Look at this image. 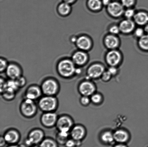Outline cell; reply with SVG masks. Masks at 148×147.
<instances>
[{
  "mask_svg": "<svg viewBox=\"0 0 148 147\" xmlns=\"http://www.w3.org/2000/svg\"><path fill=\"white\" fill-rule=\"evenodd\" d=\"M75 64L72 60L68 59L61 60L58 65L59 74L64 78L71 77L76 71Z\"/></svg>",
  "mask_w": 148,
  "mask_h": 147,
  "instance_id": "cell-1",
  "label": "cell"
},
{
  "mask_svg": "<svg viewBox=\"0 0 148 147\" xmlns=\"http://www.w3.org/2000/svg\"><path fill=\"white\" fill-rule=\"evenodd\" d=\"M38 106L44 112H53L57 108L58 100L55 96H45L40 99Z\"/></svg>",
  "mask_w": 148,
  "mask_h": 147,
  "instance_id": "cell-2",
  "label": "cell"
},
{
  "mask_svg": "<svg viewBox=\"0 0 148 147\" xmlns=\"http://www.w3.org/2000/svg\"><path fill=\"white\" fill-rule=\"evenodd\" d=\"M20 110L23 116L27 118L32 117L37 113V105L34 100L25 98L20 105Z\"/></svg>",
  "mask_w": 148,
  "mask_h": 147,
  "instance_id": "cell-3",
  "label": "cell"
},
{
  "mask_svg": "<svg viewBox=\"0 0 148 147\" xmlns=\"http://www.w3.org/2000/svg\"><path fill=\"white\" fill-rule=\"evenodd\" d=\"M40 88L42 93L47 96H55L59 90L58 83L56 81L51 79L43 81Z\"/></svg>",
  "mask_w": 148,
  "mask_h": 147,
  "instance_id": "cell-4",
  "label": "cell"
},
{
  "mask_svg": "<svg viewBox=\"0 0 148 147\" xmlns=\"http://www.w3.org/2000/svg\"><path fill=\"white\" fill-rule=\"evenodd\" d=\"M73 122L69 116L63 115L58 118L56 126L59 132H69L73 127Z\"/></svg>",
  "mask_w": 148,
  "mask_h": 147,
  "instance_id": "cell-5",
  "label": "cell"
},
{
  "mask_svg": "<svg viewBox=\"0 0 148 147\" xmlns=\"http://www.w3.org/2000/svg\"><path fill=\"white\" fill-rule=\"evenodd\" d=\"M45 134L41 129H35L29 133L28 138L25 142L26 146H30L40 143L44 139Z\"/></svg>",
  "mask_w": 148,
  "mask_h": 147,
  "instance_id": "cell-6",
  "label": "cell"
},
{
  "mask_svg": "<svg viewBox=\"0 0 148 147\" xmlns=\"http://www.w3.org/2000/svg\"><path fill=\"white\" fill-rule=\"evenodd\" d=\"M58 118L54 112H44L40 118V122L45 127H52L56 126Z\"/></svg>",
  "mask_w": 148,
  "mask_h": 147,
  "instance_id": "cell-7",
  "label": "cell"
},
{
  "mask_svg": "<svg viewBox=\"0 0 148 147\" xmlns=\"http://www.w3.org/2000/svg\"><path fill=\"white\" fill-rule=\"evenodd\" d=\"M107 11L110 15L115 17L120 16L124 12L122 4L117 2L110 3L107 6Z\"/></svg>",
  "mask_w": 148,
  "mask_h": 147,
  "instance_id": "cell-8",
  "label": "cell"
},
{
  "mask_svg": "<svg viewBox=\"0 0 148 147\" xmlns=\"http://www.w3.org/2000/svg\"><path fill=\"white\" fill-rule=\"evenodd\" d=\"M42 93L40 87L36 85H32L27 88L25 93V98L35 100L40 97Z\"/></svg>",
  "mask_w": 148,
  "mask_h": 147,
  "instance_id": "cell-9",
  "label": "cell"
},
{
  "mask_svg": "<svg viewBox=\"0 0 148 147\" xmlns=\"http://www.w3.org/2000/svg\"><path fill=\"white\" fill-rule=\"evenodd\" d=\"M5 71L7 76L11 80H15L21 76V69L16 64H9Z\"/></svg>",
  "mask_w": 148,
  "mask_h": 147,
  "instance_id": "cell-10",
  "label": "cell"
},
{
  "mask_svg": "<svg viewBox=\"0 0 148 147\" xmlns=\"http://www.w3.org/2000/svg\"><path fill=\"white\" fill-rule=\"evenodd\" d=\"M121 56L118 51L112 50L107 53L106 60L107 63L111 66H115L119 63Z\"/></svg>",
  "mask_w": 148,
  "mask_h": 147,
  "instance_id": "cell-11",
  "label": "cell"
},
{
  "mask_svg": "<svg viewBox=\"0 0 148 147\" xmlns=\"http://www.w3.org/2000/svg\"><path fill=\"white\" fill-rule=\"evenodd\" d=\"M7 143L10 144H15L19 140L20 135L17 131L10 129L5 132L3 136Z\"/></svg>",
  "mask_w": 148,
  "mask_h": 147,
  "instance_id": "cell-12",
  "label": "cell"
},
{
  "mask_svg": "<svg viewBox=\"0 0 148 147\" xmlns=\"http://www.w3.org/2000/svg\"><path fill=\"white\" fill-rule=\"evenodd\" d=\"M79 90L83 96H88L92 95L95 91V86L89 82H83L79 85Z\"/></svg>",
  "mask_w": 148,
  "mask_h": 147,
  "instance_id": "cell-13",
  "label": "cell"
},
{
  "mask_svg": "<svg viewBox=\"0 0 148 147\" xmlns=\"http://www.w3.org/2000/svg\"><path fill=\"white\" fill-rule=\"evenodd\" d=\"M104 68L101 65L95 64L92 65L88 69V73L90 77L96 79L102 76L104 72Z\"/></svg>",
  "mask_w": 148,
  "mask_h": 147,
  "instance_id": "cell-14",
  "label": "cell"
},
{
  "mask_svg": "<svg viewBox=\"0 0 148 147\" xmlns=\"http://www.w3.org/2000/svg\"><path fill=\"white\" fill-rule=\"evenodd\" d=\"M70 135L72 139L77 142H79L85 136V129L80 126H73L70 131Z\"/></svg>",
  "mask_w": 148,
  "mask_h": 147,
  "instance_id": "cell-15",
  "label": "cell"
},
{
  "mask_svg": "<svg viewBox=\"0 0 148 147\" xmlns=\"http://www.w3.org/2000/svg\"><path fill=\"white\" fill-rule=\"evenodd\" d=\"M119 27L120 31L125 34H128L132 31L135 28L134 22L131 20L127 19L120 23Z\"/></svg>",
  "mask_w": 148,
  "mask_h": 147,
  "instance_id": "cell-16",
  "label": "cell"
},
{
  "mask_svg": "<svg viewBox=\"0 0 148 147\" xmlns=\"http://www.w3.org/2000/svg\"><path fill=\"white\" fill-rule=\"evenodd\" d=\"M76 43L78 48L83 50L89 49L91 46V42L88 37L85 36H81L77 39Z\"/></svg>",
  "mask_w": 148,
  "mask_h": 147,
  "instance_id": "cell-17",
  "label": "cell"
},
{
  "mask_svg": "<svg viewBox=\"0 0 148 147\" xmlns=\"http://www.w3.org/2000/svg\"><path fill=\"white\" fill-rule=\"evenodd\" d=\"M88 59L87 55L82 51H78L75 52L72 56V61L75 64L81 66L86 62Z\"/></svg>",
  "mask_w": 148,
  "mask_h": 147,
  "instance_id": "cell-18",
  "label": "cell"
},
{
  "mask_svg": "<svg viewBox=\"0 0 148 147\" xmlns=\"http://www.w3.org/2000/svg\"><path fill=\"white\" fill-rule=\"evenodd\" d=\"M114 140L118 144H125L129 140V135L127 132L123 130L116 131L114 133Z\"/></svg>",
  "mask_w": 148,
  "mask_h": 147,
  "instance_id": "cell-19",
  "label": "cell"
},
{
  "mask_svg": "<svg viewBox=\"0 0 148 147\" xmlns=\"http://www.w3.org/2000/svg\"><path fill=\"white\" fill-rule=\"evenodd\" d=\"M134 22L140 25H145L148 23V14L145 12H140L134 16Z\"/></svg>",
  "mask_w": 148,
  "mask_h": 147,
  "instance_id": "cell-20",
  "label": "cell"
},
{
  "mask_svg": "<svg viewBox=\"0 0 148 147\" xmlns=\"http://www.w3.org/2000/svg\"><path fill=\"white\" fill-rule=\"evenodd\" d=\"M105 45L108 48L113 49L118 47L119 44L118 39L113 35H107L104 39Z\"/></svg>",
  "mask_w": 148,
  "mask_h": 147,
  "instance_id": "cell-21",
  "label": "cell"
},
{
  "mask_svg": "<svg viewBox=\"0 0 148 147\" xmlns=\"http://www.w3.org/2000/svg\"><path fill=\"white\" fill-rule=\"evenodd\" d=\"M58 9V12L60 15L66 16L69 14L71 9L70 4L63 2L59 4Z\"/></svg>",
  "mask_w": 148,
  "mask_h": 147,
  "instance_id": "cell-22",
  "label": "cell"
},
{
  "mask_svg": "<svg viewBox=\"0 0 148 147\" xmlns=\"http://www.w3.org/2000/svg\"><path fill=\"white\" fill-rule=\"evenodd\" d=\"M101 140L106 144L111 145L114 142V134L110 132H104L101 136Z\"/></svg>",
  "mask_w": 148,
  "mask_h": 147,
  "instance_id": "cell-23",
  "label": "cell"
},
{
  "mask_svg": "<svg viewBox=\"0 0 148 147\" xmlns=\"http://www.w3.org/2000/svg\"><path fill=\"white\" fill-rule=\"evenodd\" d=\"M70 135V132H59L56 136V141L60 144H66L68 140V138Z\"/></svg>",
  "mask_w": 148,
  "mask_h": 147,
  "instance_id": "cell-24",
  "label": "cell"
},
{
  "mask_svg": "<svg viewBox=\"0 0 148 147\" xmlns=\"http://www.w3.org/2000/svg\"><path fill=\"white\" fill-rule=\"evenodd\" d=\"M102 2L100 0H88V5L90 9L97 11L101 9Z\"/></svg>",
  "mask_w": 148,
  "mask_h": 147,
  "instance_id": "cell-25",
  "label": "cell"
},
{
  "mask_svg": "<svg viewBox=\"0 0 148 147\" xmlns=\"http://www.w3.org/2000/svg\"><path fill=\"white\" fill-rule=\"evenodd\" d=\"M40 147H58L57 143L53 140L47 138L40 143Z\"/></svg>",
  "mask_w": 148,
  "mask_h": 147,
  "instance_id": "cell-26",
  "label": "cell"
},
{
  "mask_svg": "<svg viewBox=\"0 0 148 147\" xmlns=\"http://www.w3.org/2000/svg\"><path fill=\"white\" fill-rule=\"evenodd\" d=\"M16 92L8 89L5 90L1 93L3 98L7 100H11L15 97Z\"/></svg>",
  "mask_w": 148,
  "mask_h": 147,
  "instance_id": "cell-27",
  "label": "cell"
},
{
  "mask_svg": "<svg viewBox=\"0 0 148 147\" xmlns=\"http://www.w3.org/2000/svg\"><path fill=\"white\" fill-rule=\"evenodd\" d=\"M139 45L143 50L148 51V34H145L140 38Z\"/></svg>",
  "mask_w": 148,
  "mask_h": 147,
  "instance_id": "cell-28",
  "label": "cell"
},
{
  "mask_svg": "<svg viewBox=\"0 0 148 147\" xmlns=\"http://www.w3.org/2000/svg\"><path fill=\"white\" fill-rule=\"evenodd\" d=\"M6 89H10L16 92L19 88L17 85L15 80L10 79L9 80L7 81Z\"/></svg>",
  "mask_w": 148,
  "mask_h": 147,
  "instance_id": "cell-29",
  "label": "cell"
},
{
  "mask_svg": "<svg viewBox=\"0 0 148 147\" xmlns=\"http://www.w3.org/2000/svg\"><path fill=\"white\" fill-rule=\"evenodd\" d=\"M16 83L17 85H18L19 88H21L24 87L27 83L26 80L24 77L22 76H20L18 78L15 80Z\"/></svg>",
  "mask_w": 148,
  "mask_h": 147,
  "instance_id": "cell-30",
  "label": "cell"
},
{
  "mask_svg": "<svg viewBox=\"0 0 148 147\" xmlns=\"http://www.w3.org/2000/svg\"><path fill=\"white\" fill-rule=\"evenodd\" d=\"M0 70L1 72L5 71L8 66L7 60L1 58L0 60Z\"/></svg>",
  "mask_w": 148,
  "mask_h": 147,
  "instance_id": "cell-31",
  "label": "cell"
},
{
  "mask_svg": "<svg viewBox=\"0 0 148 147\" xmlns=\"http://www.w3.org/2000/svg\"><path fill=\"white\" fill-rule=\"evenodd\" d=\"M124 14L126 18L130 19L132 17H134L135 13L134 10L132 9H128L124 12Z\"/></svg>",
  "mask_w": 148,
  "mask_h": 147,
  "instance_id": "cell-32",
  "label": "cell"
},
{
  "mask_svg": "<svg viewBox=\"0 0 148 147\" xmlns=\"http://www.w3.org/2000/svg\"><path fill=\"white\" fill-rule=\"evenodd\" d=\"M78 142L72 139H68L65 145L66 147H75L77 146Z\"/></svg>",
  "mask_w": 148,
  "mask_h": 147,
  "instance_id": "cell-33",
  "label": "cell"
},
{
  "mask_svg": "<svg viewBox=\"0 0 148 147\" xmlns=\"http://www.w3.org/2000/svg\"><path fill=\"white\" fill-rule=\"evenodd\" d=\"M102 99L101 95L98 94H95L92 95L91 97V100L92 102L95 104H98L100 103Z\"/></svg>",
  "mask_w": 148,
  "mask_h": 147,
  "instance_id": "cell-34",
  "label": "cell"
},
{
  "mask_svg": "<svg viewBox=\"0 0 148 147\" xmlns=\"http://www.w3.org/2000/svg\"><path fill=\"white\" fill-rule=\"evenodd\" d=\"M121 1L123 6L128 8L132 7L134 3V0H121Z\"/></svg>",
  "mask_w": 148,
  "mask_h": 147,
  "instance_id": "cell-35",
  "label": "cell"
},
{
  "mask_svg": "<svg viewBox=\"0 0 148 147\" xmlns=\"http://www.w3.org/2000/svg\"><path fill=\"white\" fill-rule=\"evenodd\" d=\"M109 31L112 35H116L120 33V30L119 26L114 25L111 26L109 29Z\"/></svg>",
  "mask_w": 148,
  "mask_h": 147,
  "instance_id": "cell-36",
  "label": "cell"
},
{
  "mask_svg": "<svg viewBox=\"0 0 148 147\" xmlns=\"http://www.w3.org/2000/svg\"><path fill=\"white\" fill-rule=\"evenodd\" d=\"M145 33L144 29L141 28H138L136 30L134 34L136 37L140 38L144 35Z\"/></svg>",
  "mask_w": 148,
  "mask_h": 147,
  "instance_id": "cell-37",
  "label": "cell"
},
{
  "mask_svg": "<svg viewBox=\"0 0 148 147\" xmlns=\"http://www.w3.org/2000/svg\"><path fill=\"white\" fill-rule=\"evenodd\" d=\"M101 76H102V79L104 81H108L111 78L112 75L109 72L107 71L104 72Z\"/></svg>",
  "mask_w": 148,
  "mask_h": 147,
  "instance_id": "cell-38",
  "label": "cell"
},
{
  "mask_svg": "<svg viewBox=\"0 0 148 147\" xmlns=\"http://www.w3.org/2000/svg\"><path fill=\"white\" fill-rule=\"evenodd\" d=\"M7 81L2 78H1V93H2L6 89Z\"/></svg>",
  "mask_w": 148,
  "mask_h": 147,
  "instance_id": "cell-39",
  "label": "cell"
},
{
  "mask_svg": "<svg viewBox=\"0 0 148 147\" xmlns=\"http://www.w3.org/2000/svg\"><path fill=\"white\" fill-rule=\"evenodd\" d=\"M81 104L84 106H86L90 103V99L88 98V96H83L80 99Z\"/></svg>",
  "mask_w": 148,
  "mask_h": 147,
  "instance_id": "cell-40",
  "label": "cell"
},
{
  "mask_svg": "<svg viewBox=\"0 0 148 147\" xmlns=\"http://www.w3.org/2000/svg\"><path fill=\"white\" fill-rule=\"evenodd\" d=\"M108 71L111 73L112 75L116 74V73H117V69L116 68L114 67V66H111L108 69Z\"/></svg>",
  "mask_w": 148,
  "mask_h": 147,
  "instance_id": "cell-41",
  "label": "cell"
},
{
  "mask_svg": "<svg viewBox=\"0 0 148 147\" xmlns=\"http://www.w3.org/2000/svg\"><path fill=\"white\" fill-rule=\"evenodd\" d=\"M6 143L7 142L4 139L3 136H1V138H0V146H1V147H3Z\"/></svg>",
  "mask_w": 148,
  "mask_h": 147,
  "instance_id": "cell-42",
  "label": "cell"
},
{
  "mask_svg": "<svg viewBox=\"0 0 148 147\" xmlns=\"http://www.w3.org/2000/svg\"><path fill=\"white\" fill-rule=\"evenodd\" d=\"M101 2H102V4L104 5H106L107 6L111 3L110 0H102Z\"/></svg>",
  "mask_w": 148,
  "mask_h": 147,
  "instance_id": "cell-43",
  "label": "cell"
},
{
  "mask_svg": "<svg viewBox=\"0 0 148 147\" xmlns=\"http://www.w3.org/2000/svg\"><path fill=\"white\" fill-rule=\"evenodd\" d=\"M113 147H128L125 144H118L114 145Z\"/></svg>",
  "mask_w": 148,
  "mask_h": 147,
  "instance_id": "cell-44",
  "label": "cell"
},
{
  "mask_svg": "<svg viewBox=\"0 0 148 147\" xmlns=\"http://www.w3.org/2000/svg\"><path fill=\"white\" fill-rule=\"evenodd\" d=\"M75 0H63L64 2L67 3L68 4H71L75 2Z\"/></svg>",
  "mask_w": 148,
  "mask_h": 147,
  "instance_id": "cell-45",
  "label": "cell"
},
{
  "mask_svg": "<svg viewBox=\"0 0 148 147\" xmlns=\"http://www.w3.org/2000/svg\"><path fill=\"white\" fill-rule=\"evenodd\" d=\"M144 30L145 33L146 34H148V23L145 26Z\"/></svg>",
  "mask_w": 148,
  "mask_h": 147,
  "instance_id": "cell-46",
  "label": "cell"
},
{
  "mask_svg": "<svg viewBox=\"0 0 148 147\" xmlns=\"http://www.w3.org/2000/svg\"><path fill=\"white\" fill-rule=\"evenodd\" d=\"M8 147H20L19 146H18V145H17L16 144H12L10 145V146H8Z\"/></svg>",
  "mask_w": 148,
  "mask_h": 147,
  "instance_id": "cell-47",
  "label": "cell"
},
{
  "mask_svg": "<svg viewBox=\"0 0 148 147\" xmlns=\"http://www.w3.org/2000/svg\"><path fill=\"white\" fill-rule=\"evenodd\" d=\"M26 145H20V147H26Z\"/></svg>",
  "mask_w": 148,
  "mask_h": 147,
  "instance_id": "cell-48",
  "label": "cell"
},
{
  "mask_svg": "<svg viewBox=\"0 0 148 147\" xmlns=\"http://www.w3.org/2000/svg\"><path fill=\"white\" fill-rule=\"evenodd\" d=\"M31 147H38V146H32Z\"/></svg>",
  "mask_w": 148,
  "mask_h": 147,
  "instance_id": "cell-49",
  "label": "cell"
}]
</instances>
